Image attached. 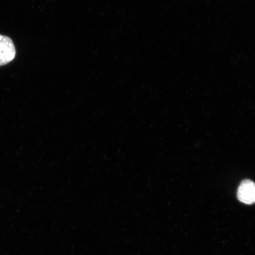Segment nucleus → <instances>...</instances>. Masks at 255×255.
<instances>
[{
	"label": "nucleus",
	"mask_w": 255,
	"mask_h": 255,
	"mask_svg": "<svg viewBox=\"0 0 255 255\" xmlns=\"http://www.w3.org/2000/svg\"><path fill=\"white\" fill-rule=\"evenodd\" d=\"M238 198L241 202L252 205L255 203V183L245 180L241 183L238 190Z\"/></svg>",
	"instance_id": "f03ea898"
},
{
	"label": "nucleus",
	"mask_w": 255,
	"mask_h": 255,
	"mask_svg": "<svg viewBox=\"0 0 255 255\" xmlns=\"http://www.w3.org/2000/svg\"><path fill=\"white\" fill-rule=\"evenodd\" d=\"M15 55V47L11 38L0 34V66L12 62Z\"/></svg>",
	"instance_id": "f257e3e1"
}]
</instances>
